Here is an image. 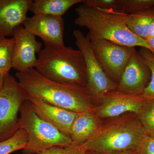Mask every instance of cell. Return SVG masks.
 <instances>
[{"label": "cell", "instance_id": "cell-1", "mask_svg": "<svg viewBox=\"0 0 154 154\" xmlns=\"http://www.w3.org/2000/svg\"><path fill=\"white\" fill-rule=\"evenodd\" d=\"M15 76L28 96L77 113L95 112L96 106L86 87L54 82L35 68L17 72Z\"/></svg>", "mask_w": 154, "mask_h": 154}, {"label": "cell", "instance_id": "cell-2", "mask_svg": "<svg viewBox=\"0 0 154 154\" xmlns=\"http://www.w3.org/2000/svg\"><path fill=\"white\" fill-rule=\"evenodd\" d=\"M74 23L89 30L90 41L104 39L131 47H140L152 51L145 40L135 35L125 24V14L119 11L91 8L82 4L75 9Z\"/></svg>", "mask_w": 154, "mask_h": 154}, {"label": "cell", "instance_id": "cell-3", "mask_svg": "<svg viewBox=\"0 0 154 154\" xmlns=\"http://www.w3.org/2000/svg\"><path fill=\"white\" fill-rule=\"evenodd\" d=\"M144 134L137 114L126 113L103 121L96 133L80 146L85 151L102 154L136 150Z\"/></svg>", "mask_w": 154, "mask_h": 154}, {"label": "cell", "instance_id": "cell-4", "mask_svg": "<svg viewBox=\"0 0 154 154\" xmlns=\"http://www.w3.org/2000/svg\"><path fill=\"white\" fill-rule=\"evenodd\" d=\"M38 55L35 69L43 77L56 82L86 87L85 61L79 50L45 45Z\"/></svg>", "mask_w": 154, "mask_h": 154}, {"label": "cell", "instance_id": "cell-5", "mask_svg": "<svg viewBox=\"0 0 154 154\" xmlns=\"http://www.w3.org/2000/svg\"><path fill=\"white\" fill-rule=\"evenodd\" d=\"M19 113L20 128L25 130L28 137L22 154H38L53 147L74 145L69 137L37 115L29 100L22 104Z\"/></svg>", "mask_w": 154, "mask_h": 154}, {"label": "cell", "instance_id": "cell-6", "mask_svg": "<svg viewBox=\"0 0 154 154\" xmlns=\"http://www.w3.org/2000/svg\"><path fill=\"white\" fill-rule=\"evenodd\" d=\"M28 96L18 80L10 74L0 90V142L10 138L20 128L19 113Z\"/></svg>", "mask_w": 154, "mask_h": 154}, {"label": "cell", "instance_id": "cell-7", "mask_svg": "<svg viewBox=\"0 0 154 154\" xmlns=\"http://www.w3.org/2000/svg\"><path fill=\"white\" fill-rule=\"evenodd\" d=\"M79 50L85 58L86 66V85L94 103L100 102L105 94L117 89L118 84L105 73L91 48L90 41L80 30L73 32Z\"/></svg>", "mask_w": 154, "mask_h": 154}, {"label": "cell", "instance_id": "cell-8", "mask_svg": "<svg viewBox=\"0 0 154 154\" xmlns=\"http://www.w3.org/2000/svg\"><path fill=\"white\" fill-rule=\"evenodd\" d=\"M95 57L106 74L118 84L134 47L98 39L90 41Z\"/></svg>", "mask_w": 154, "mask_h": 154}, {"label": "cell", "instance_id": "cell-9", "mask_svg": "<svg viewBox=\"0 0 154 154\" xmlns=\"http://www.w3.org/2000/svg\"><path fill=\"white\" fill-rule=\"evenodd\" d=\"M146 101L142 95L125 94L114 90L105 94L99 105L96 106L95 112L102 119L118 117L126 113L137 114Z\"/></svg>", "mask_w": 154, "mask_h": 154}, {"label": "cell", "instance_id": "cell-10", "mask_svg": "<svg viewBox=\"0 0 154 154\" xmlns=\"http://www.w3.org/2000/svg\"><path fill=\"white\" fill-rule=\"evenodd\" d=\"M12 67L17 72L26 71L36 67V54L41 50L42 45L36 39V36L30 33L23 25L14 31Z\"/></svg>", "mask_w": 154, "mask_h": 154}, {"label": "cell", "instance_id": "cell-11", "mask_svg": "<svg viewBox=\"0 0 154 154\" xmlns=\"http://www.w3.org/2000/svg\"><path fill=\"white\" fill-rule=\"evenodd\" d=\"M151 78L149 68L134 49L118 84L116 90L132 95H142Z\"/></svg>", "mask_w": 154, "mask_h": 154}, {"label": "cell", "instance_id": "cell-12", "mask_svg": "<svg viewBox=\"0 0 154 154\" xmlns=\"http://www.w3.org/2000/svg\"><path fill=\"white\" fill-rule=\"evenodd\" d=\"M23 27L35 36L43 40L45 45L63 46L65 23L61 17L34 14L28 17Z\"/></svg>", "mask_w": 154, "mask_h": 154}, {"label": "cell", "instance_id": "cell-13", "mask_svg": "<svg viewBox=\"0 0 154 154\" xmlns=\"http://www.w3.org/2000/svg\"><path fill=\"white\" fill-rule=\"evenodd\" d=\"M32 0H0V38L13 36L14 31L23 25Z\"/></svg>", "mask_w": 154, "mask_h": 154}, {"label": "cell", "instance_id": "cell-14", "mask_svg": "<svg viewBox=\"0 0 154 154\" xmlns=\"http://www.w3.org/2000/svg\"><path fill=\"white\" fill-rule=\"evenodd\" d=\"M28 98L40 118L69 137L72 125L78 113L50 105L33 97L28 96Z\"/></svg>", "mask_w": 154, "mask_h": 154}, {"label": "cell", "instance_id": "cell-15", "mask_svg": "<svg viewBox=\"0 0 154 154\" xmlns=\"http://www.w3.org/2000/svg\"><path fill=\"white\" fill-rule=\"evenodd\" d=\"M103 122L94 111L78 113L73 122L69 137L73 144L81 146L96 133Z\"/></svg>", "mask_w": 154, "mask_h": 154}, {"label": "cell", "instance_id": "cell-16", "mask_svg": "<svg viewBox=\"0 0 154 154\" xmlns=\"http://www.w3.org/2000/svg\"><path fill=\"white\" fill-rule=\"evenodd\" d=\"M83 0H34L30 11L34 14L61 17L71 7L83 2Z\"/></svg>", "mask_w": 154, "mask_h": 154}, {"label": "cell", "instance_id": "cell-17", "mask_svg": "<svg viewBox=\"0 0 154 154\" xmlns=\"http://www.w3.org/2000/svg\"><path fill=\"white\" fill-rule=\"evenodd\" d=\"M125 14V24L132 33L144 40L148 38L149 28L154 21V8Z\"/></svg>", "mask_w": 154, "mask_h": 154}, {"label": "cell", "instance_id": "cell-18", "mask_svg": "<svg viewBox=\"0 0 154 154\" xmlns=\"http://www.w3.org/2000/svg\"><path fill=\"white\" fill-rule=\"evenodd\" d=\"M14 37L0 38V75L6 77L12 67Z\"/></svg>", "mask_w": 154, "mask_h": 154}, {"label": "cell", "instance_id": "cell-19", "mask_svg": "<svg viewBox=\"0 0 154 154\" xmlns=\"http://www.w3.org/2000/svg\"><path fill=\"white\" fill-rule=\"evenodd\" d=\"M28 139L26 131L20 128L10 138L0 142V154H10L23 149L27 145Z\"/></svg>", "mask_w": 154, "mask_h": 154}, {"label": "cell", "instance_id": "cell-20", "mask_svg": "<svg viewBox=\"0 0 154 154\" xmlns=\"http://www.w3.org/2000/svg\"><path fill=\"white\" fill-rule=\"evenodd\" d=\"M137 116L145 134L154 137V100H147Z\"/></svg>", "mask_w": 154, "mask_h": 154}, {"label": "cell", "instance_id": "cell-21", "mask_svg": "<svg viewBox=\"0 0 154 154\" xmlns=\"http://www.w3.org/2000/svg\"><path fill=\"white\" fill-rule=\"evenodd\" d=\"M154 8V0H120L119 12L129 14Z\"/></svg>", "mask_w": 154, "mask_h": 154}, {"label": "cell", "instance_id": "cell-22", "mask_svg": "<svg viewBox=\"0 0 154 154\" xmlns=\"http://www.w3.org/2000/svg\"><path fill=\"white\" fill-rule=\"evenodd\" d=\"M139 52L149 68L151 72L150 81L142 96L147 100H154V54L150 51L143 48H141Z\"/></svg>", "mask_w": 154, "mask_h": 154}, {"label": "cell", "instance_id": "cell-23", "mask_svg": "<svg viewBox=\"0 0 154 154\" xmlns=\"http://www.w3.org/2000/svg\"><path fill=\"white\" fill-rule=\"evenodd\" d=\"M82 3L91 8L118 11L120 0H83Z\"/></svg>", "mask_w": 154, "mask_h": 154}, {"label": "cell", "instance_id": "cell-24", "mask_svg": "<svg viewBox=\"0 0 154 154\" xmlns=\"http://www.w3.org/2000/svg\"><path fill=\"white\" fill-rule=\"evenodd\" d=\"M85 151L80 146H54L38 154H85Z\"/></svg>", "mask_w": 154, "mask_h": 154}, {"label": "cell", "instance_id": "cell-25", "mask_svg": "<svg viewBox=\"0 0 154 154\" xmlns=\"http://www.w3.org/2000/svg\"><path fill=\"white\" fill-rule=\"evenodd\" d=\"M136 150L138 154H154V137L144 134Z\"/></svg>", "mask_w": 154, "mask_h": 154}, {"label": "cell", "instance_id": "cell-26", "mask_svg": "<svg viewBox=\"0 0 154 154\" xmlns=\"http://www.w3.org/2000/svg\"><path fill=\"white\" fill-rule=\"evenodd\" d=\"M146 41L150 47L151 48L152 51V53L154 54V37H149Z\"/></svg>", "mask_w": 154, "mask_h": 154}, {"label": "cell", "instance_id": "cell-27", "mask_svg": "<svg viewBox=\"0 0 154 154\" xmlns=\"http://www.w3.org/2000/svg\"><path fill=\"white\" fill-rule=\"evenodd\" d=\"M148 35L149 37H154V21L150 25L149 29Z\"/></svg>", "mask_w": 154, "mask_h": 154}, {"label": "cell", "instance_id": "cell-28", "mask_svg": "<svg viewBox=\"0 0 154 154\" xmlns=\"http://www.w3.org/2000/svg\"><path fill=\"white\" fill-rule=\"evenodd\" d=\"M114 154H138L137 150H132L117 153Z\"/></svg>", "mask_w": 154, "mask_h": 154}, {"label": "cell", "instance_id": "cell-29", "mask_svg": "<svg viewBox=\"0 0 154 154\" xmlns=\"http://www.w3.org/2000/svg\"><path fill=\"white\" fill-rule=\"evenodd\" d=\"M5 77L1 75H0V90H1L2 87Z\"/></svg>", "mask_w": 154, "mask_h": 154}, {"label": "cell", "instance_id": "cell-30", "mask_svg": "<svg viewBox=\"0 0 154 154\" xmlns=\"http://www.w3.org/2000/svg\"><path fill=\"white\" fill-rule=\"evenodd\" d=\"M85 154H102L98 152L94 151L88 150L86 151Z\"/></svg>", "mask_w": 154, "mask_h": 154}, {"label": "cell", "instance_id": "cell-31", "mask_svg": "<svg viewBox=\"0 0 154 154\" xmlns=\"http://www.w3.org/2000/svg\"></svg>", "mask_w": 154, "mask_h": 154}]
</instances>
